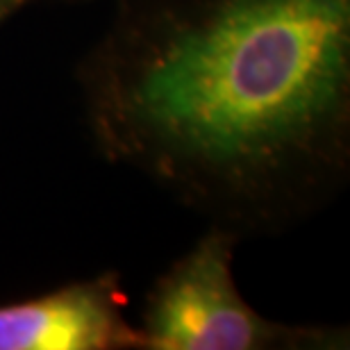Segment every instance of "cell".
<instances>
[{
    "label": "cell",
    "mask_w": 350,
    "mask_h": 350,
    "mask_svg": "<svg viewBox=\"0 0 350 350\" xmlns=\"http://www.w3.org/2000/svg\"><path fill=\"white\" fill-rule=\"evenodd\" d=\"M137 341L105 282L0 307V350H107Z\"/></svg>",
    "instance_id": "3957f363"
},
{
    "label": "cell",
    "mask_w": 350,
    "mask_h": 350,
    "mask_svg": "<svg viewBox=\"0 0 350 350\" xmlns=\"http://www.w3.org/2000/svg\"><path fill=\"white\" fill-rule=\"evenodd\" d=\"M21 3V0H0V23L10 16V14L16 10V5Z\"/></svg>",
    "instance_id": "277c9868"
},
{
    "label": "cell",
    "mask_w": 350,
    "mask_h": 350,
    "mask_svg": "<svg viewBox=\"0 0 350 350\" xmlns=\"http://www.w3.org/2000/svg\"><path fill=\"white\" fill-rule=\"evenodd\" d=\"M228 237H207L162 280L142 344L155 350H253L275 327L243 303L232 280Z\"/></svg>",
    "instance_id": "7a4b0ae2"
},
{
    "label": "cell",
    "mask_w": 350,
    "mask_h": 350,
    "mask_svg": "<svg viewBox=\"0 0 350 350\" xmlns=\"http://www.w3.org/2000/svg\"><path fill=\"white\" fill-rule=\"evenodd\" d=\"M348 75L350 0H216L148 53L125 111L166 155L250 178L337 123Z\"/></svg>",
    "instance_id": "6da1fadb"
}]
</instances>
